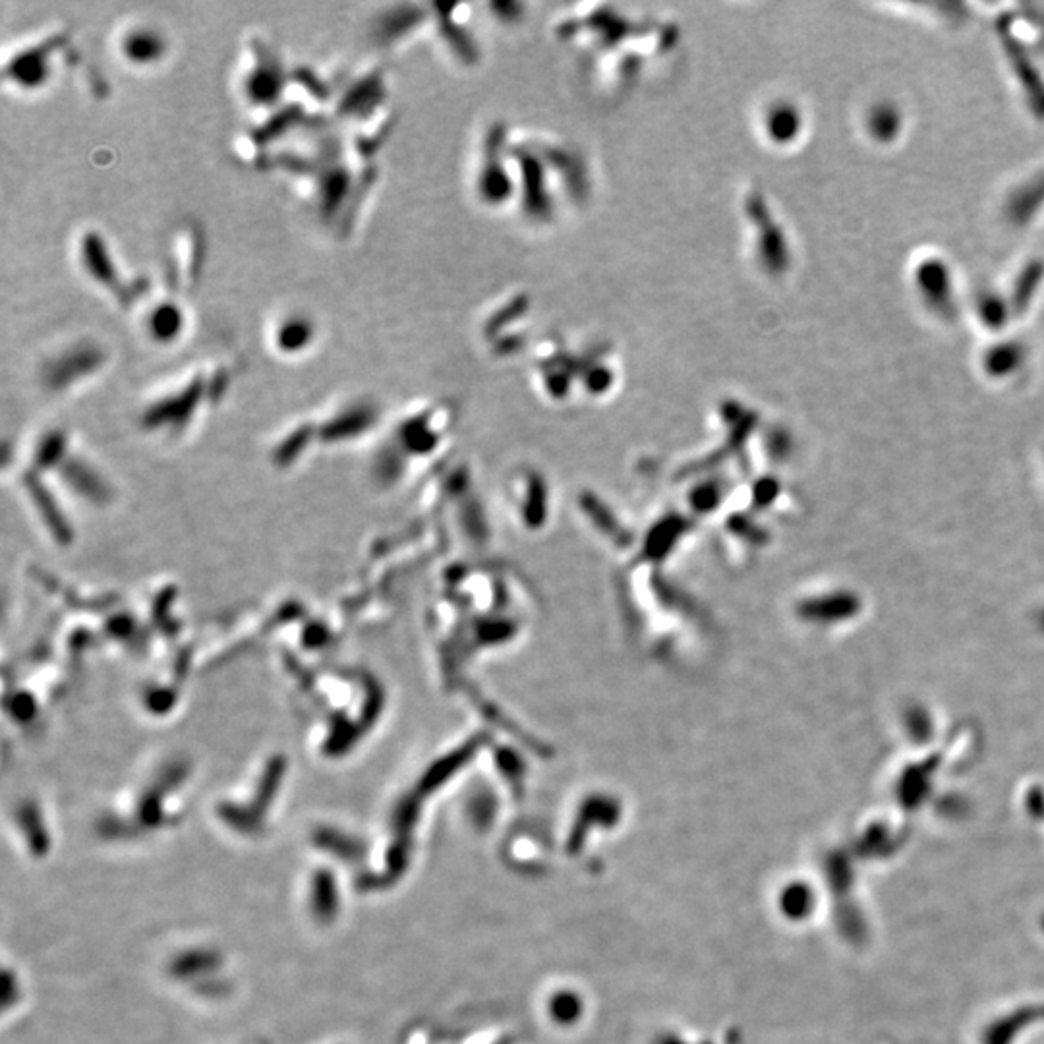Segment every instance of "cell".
<instances>
[{
	"label": "cell",
	"mask_w": 1044,
	"mask_h": 1044,
	"mask_svg": "<svg viewBox=\"0 0 1044 1044\" xmlns=\"http://www.w3.org/2000/svg\"><path fill=\"white\" fill-rule=\"evenodd\" d=\"M117 51L128 66L153 68L168 56L171 43L155 25L134 24L120 32Z\"/></svg>",
	"instance_id": "6da1fadb"
},
{
	"label": "cell",
	"mask_w": 1044,
	"mask_h": 1044,
	"mask_svg": "<svg viewBox=\"0 0 1044 1044\" xmlns=\"http://www.w3.org/2000/svg\"><path fill=\"white\" fill-rule=\"evenodd\" d=\"M286 84V74L281 66V58L271 55L265 48H258L253 55L252 66L246 70L242 79V89L250 104L273 107L283 94Z\"/></svg>",
	"instance_id": "7a4b0ae2"
},
{
	"label": "cell",
	"mask_w": 1044,
	"mask_h": 1044,
	"mask_svg": "<svg viewBox=\"0 0 1044 1044\" xmlns=\"http://www.w3.org/2000/svg\"><path fill=\"white\" fill-rule=\"evenodd\" d=\"M58 43L55 40L43 41L20 48L7 63L4 76L20 89H40L48 84L53 76V56Z\"/></svg>",
	"instance_id": "3957f363"
},
{
	"label": "cell",
	"mask_w": 1044,
	"mask_h": 1044,
	"mask_svg": "<svg viewBox=\"0 0 1044 1044\" xmlns=\"http://www.w3.org/2000/svg\"><path fill=\"white\" fill-rule=\"evenodd\" d=\"M104 348L97 347L94 342H78L72 347L61 348L53 358L45 365V376L48 380L63 385L64 381H70L78 373L96 370L97 366L104 362Z\"/></svg>",
	"instance_id": "277c9868"
},
{
	"label": "cell",
	"mask_w": 1044,
	"mask_h": 1044,
	"mask_svg": "<svg viewBox=\"0 0 1044 1044\" xmlns=\"http://www.w3.org/2000/svg\"><path fill=\"white\" fill-rule=\"evenodd\" d=\"M79 260L91 281L97 285L109 289L112 293H120V273L112 261L111 250L105 244L99 232H89L79 244Z\"/></svg>",
	"instance_id": "5b68a950"
},
{
	"label": "cell",
	"mask_w": 1044,
	"mask_h": 1044,
	"mask_svg": "<svg viewBox=\"0 0 1044 1044\" xmlns=\"http://www.w3.org/2000/svg\"><path fill=\"white\" fill-rule=\"evenodd\" d=\"M314 340H316V322L301 312L281 317L271 333V342L283 357L304 355L308 348H312Z\"/></svg>",
	"instance_id": "8992f818"
},
{
	"label": "cell",
	"mask_w": 1044,
	"mask_h": 1044,
	"mask_svg": "<svg viewBox=\"0 0 1044 1044\" xmlns=\"http://www.w3.org/2000/svg\"><path fill=\"white\" fill-rule=\"evenodd\" d=\"M186 314L174 301H161L145 316V333L151 342L173 345L183 337Z\"/></svg>",
	"instance_id": "52a82bcc"
}]
</instances>
